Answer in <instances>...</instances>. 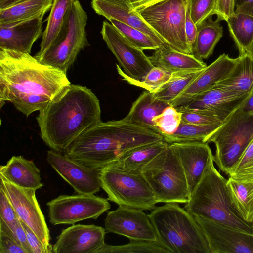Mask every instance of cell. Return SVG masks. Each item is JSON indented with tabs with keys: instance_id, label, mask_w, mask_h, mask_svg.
<instances>
[{
	"instance_id": "1",
	"label": "cell",
	"mask_w": 253,
	"mask_h": 253,
	"mask_svg": "<svg viewBox=\"0 0 253 253\" xmlns=\"http://www.w3.org/2000/svg\"><path fill=\"white\" fill-rule=\"evenodd\" d=\"M71 84L67 74L30 53L0 48V106L11 102L28 117Z\"/></svg>"
},
{
	"instance_id": "2",
	"label": "cell",
	"mask_w": 253,
	"mask_h": 253,
	"mask_svg": "<svg viewBox=\"0 0 253 253\" xmlns=\"http://www.w3.org/2000/svg\"><path fill=\"white\" fill-rule=\"evenodd\" d=\"M39 112L36 119L42 140L61 153L102 122L99 100L90 89L79 85L70 84Z\"/></svg>"
},
{
	"instance_id": "3",
	"label": "cell",
	"mask_w": 253,
	"mask_h": 253,
	"mask_svg": "<svg viewBox=\"0 0 253 253\" xmlns=\"http://www.w3.org/2000/svg\"><path fill=\"white\" fill-rule=\"evenodd\" d=\"M162 140L161 134L124 119L102 121L78 137L64 154L101 169L136 148Z\"/></svg>"
},
{
	"instance_id": "4",
	"label": "cell",
	"mask_w": 253,
	"mask_h": 253,
	"mask_svg": "<svg viewBox=\"0 0 253 253\" xmlns=\"http://www.w3.org/2000/svg\"><path fill=\"white\" fill-rule=\"evenodd\" d=\"M213 163L214 157L190 194L184 209L194 217L210 219L253 233L252 224L244 221L232 206L227 180L217 170Z\"/></svg>"
},
{
	"instance_id": "5",
	"label": "cell",
	"mask_w": 253,
	"mask_h": 253,
	"mask_svg": "<svg viewBox=\"0 0 253 253\" xmlns=\"http://www.w3.org/2000/svg\"><path fill=\"white\" fill-rule=\"evenodd\" d=\"M148 215L158 241L171 253H211L194 217L177 203L156 207Z\"/></svg>"
},
{
	"instance_id": "6",
	"label": "cell",
	"mask_w": 253,
	"mask_h": 253,
	"mask_svg": "<svg viewBox=\"0 0 253 253\" xmlns=\"http://www.w3.org/2000/svg\"><path fill=\"white\" fill-rule=\"evenodd\" d=\"M157 203H186L190 194L185 174L170 145L141 169Z\"/></svg>"
},
{
	"instance_id": "7",
	"label": "cell",
	"mask_w": 253,
	"mask_h": 253,
	"mask_svg": "<svg viewBox=\"0 0 253 253\" xmlns=\"http://www.w3.org/2000/svg\"><path fill=\"white\" fill-rule=\"evenodd\" d=\"M253 138V115L239 108L231 114L207 138L216 147L214 162L229 175Z\"/></svg>"
},
{
	"instance_id": "8",
	"label": "cell",
	"mask_w": 253,
	"mask_h": 253,
	"mask_svg": "<svg viewBox=\"0 0 253 253\" xmlns=\"http://www.w3.org/2000/svg\"><path fill=\"white\" fill-rule=\"evenodd\" d=\"M87 19L80 1L74 0L60 34L48 49L35 57L67 74L80 52L89 45L86 31Z\"/></svg>"
},
{
	"instance_id": "9",
	"label": "cell",
	"mask_w": 253,
	"mask_h": 253,
	"mask_svg": "<svg viewBox=\"0 0 253 253\" xmlns=\"http://www.w3.org/2000/svg\"><path fill=\"white\" fill-rule=\"evenodd\" d=\"M100 179L108 200L119 206L142 210L156 207L154 194L141 172L124 170L111 163L101 168Z\"/></svg>"
},
{
	"instance_id": "10",
	"label": "cell",
	"mask_w": 253,
	"mask_h": 253,
	"mask_svg": "<svg viewBox=\"0 0 253 253\" xmlns=\"http://www.w3.org/2000/svg\"><path fill=\"white\" fill-rule=\"evenodd\" d=\"M186 0H164L137 11L167 45L193 54L185 31Z\"/></svg>"
},
{
	"instance_id": "11",
	"label": "cell",
	"mask_w": 253,
	"mask_h": 253,
	"mask_svg": "<svg viewBox=\"0 0 253 253\" xmlns=\"http://www.w3.org/2000/svg\"><path fill=\"white\" fill-rule=\"evenodd\" d=\"M47 205L49 221L54 225L96 219L111 207L108 199L84 194L60 195L49 201Z\"/></svg>"
},
{
	"instance_id": "12",
	"label": "cell",
	"mask_w": 253,
	"mask_h": 253,
	"mask_svg": "<svg viewBox=\"0 0 253 253\" xmlns=\"http://www.w3.org/2000/svg\"><path fill=\"white\" fill-rule=\"evenodd\" d=\"M0 187L6 193L19 219L26 224L44 246L52 251L44 216L36 196V190L19 187L0 175Z\"/></svg>"
},
{
	"instance_id": "13",
	"label": "cell",
	"mask_w": 253,
	"mask_h": 253,
	"mask_svg": "<svg viewBox=\"0 0 253 253\" xmlns=\"http://www.w3.org/2000/svg\"><path fill=\"white\" fill-rule=\"evenodd\" d=\"M100 33L120 66L129 77L142 80L154 67L143 50L132 45L112 24L104 21Z\"/></svg>"
},
{
	"instance_id": "14",
	"label": "cell",
	"mask_w": 253,
	"mask_h": 253,
	"mask_svg": "<svg viewBox=\"0 0 253 253\" xmlns=\"http://www.w3.org/2000/svg\"><path fill=\"white\" fill-rule=\"evenodd\" d=\"M46 160L78 194H94L100 191L101 169L86 166L51 149L47 151Z\"/></svg>"
},
{
	"instance_id": "15",
	"label": "cell",
	"mask_w": 253,
	"mask_h": 253,
	"mask_svg": "<svg viewBox=\"0 0 253 253\" xmlns=\"http://www.w3.org/2000/svg\"><path fill=\"white\" fill-rule=\"evenodd\" d=\"M104 221L107 232L125 236L130 241H158L150 218L143 210L119 206L107 213Z\"/></svg>"
},
{
	"instance_id": "16",
	"label": "cell",
	"mask_w": 253,
	"mask_h": 253,
	"mask_svg": "<svg viewBox=\"0 0 253 253\" xmlns=\"http://www.w3.org/2000/svg\"><path fill=\"white\" fill-rule=\"evenodd\" d=\"M194 218L207 239L211 253H253V233L210 219Z\"/></svg>"
},
{
	"instance_id": "17",
	"label": "cell",
	"mask_w": 253,
	"mask_h": 253,
	"mask_svg": "<svg viewBox=\"0 0 253 253\" xmlns=\"http://www.w3.org/2000/svg\"><path fill=\"white\" fill-rule=\"evenodd\" d=\"M106 231L93 224H73L57 236L53 253H95L105 243Z\"/></svg>"
},
{
	"instance_id": "18",
	"label": "cell",
	"mask_w": 253,
	"mask_h": 253,
	"mask_svg": "<svg viewBox=\"0 0 253 253\" xmlns=\"http://www.w3.org/2000/svg\"><path fill=\"white\" fill-rule=\"evenodd\" d=\"M249 95H235L222 88L212 87L196 95L184 105L178 107L214 116L223 122L240 107Z\"/></svg>"
},
{
	"instance_id": "19",
	"label": "cell",
	"mask_w": 253,
	"mask_h": 253,
	"mask_svg": "<svg viewBox=\"0 0 253 253\" xmlns=\"http://www.w3.org/2000/svg\"><path fill=\"white\" fill-rule=\"evenodd\" d=\"M169 145L183 168L190 195L214 156L207 143L195 141Z\"/></svg>"
},
{
	"instance_id": "20",
	"label": "cell",
	"mask_w": 253,
	"mask_h": 253,
	"mask_svg": "<svg viewBox=\"0 0 253 253\" xmlns=\"http://www.w3.org/2000/svg\"><path fill=\"white\" fill-rule=\"evenodd\" d=\"M91 6L98 15L135 28L153 39L160 46L167 45L157 33L135 11L131 0H92Z\"/></svg>"
},
{
	"instance_id": "21",
	"label": "cell",
	"mask_w": 253,
	"mask_h": 253,
	"mask_svg": "<svg viewBox=\"0 0 253 253\" xmlns=\"http://www.w3.org/2000/svg\"><path fill=\"white\" fill-rule=\"evenodd\" d=\"M45 14L30 19L0 24V48L31 53L41 35Z\"/></svg>"
},
{
	"instance_id": "22",
	"label": "cell",
	"mask_w": 253,
	"mask_h": 253,
	"mask_svg": "<svg viewBox=\"0 0 253 253\" xmlns=\"http://www.w3.org/2000/svg\"><path fill=\"white\" fill-rule=\"evenodd\" d=\"M237 62L225 53L204 69L202 73L193 81L175 99L170 106L174 107L184 105L196 95L208 90L223 80L231 72Z\"/></svg>"
},
{
	"instance_id": "23",
	"label": "cell",
	"mask_w": 253,
	"mask_h": 253,
	"mask_svg": "<svg viewBox=\"0 0 253 253\" xmlns=\"http://www.w3.org/2000/svg\"><path fill=\"white\" fill-rule=\"evenodd\" d=\"M0 175L22 188L37 190L43 186L39 168L22 156H13L6 165H1Z\"/></svg>"
},
{
	"instance_id": "24",
	"label": "cell",
	"mask_w": 253,
	"mask_h": 253,
	"mask_svg": "<svg viewBox=\"0 0 253 253\" xmlns=\"http://www.w3.org/2000/svg\"><path fill=\"white\" fill-rule=\"evenodd\" d=\"M212 87L238 96L249 94L253 90V59L246 53L239 55L231 72Z\"/></svg>"
},
{
	"instance_id": "25",
	"label": "cell",
	"mask_w": 253,
	"mask_h": 253,
	"mask_svg": "<svg viewBox=\"0 0 253 253\" xmlns=\"http://www.w3.org/2000/svg\"><path fill=\"white\" fill-rule=\"evenodd\" d=\"M154 66L158 67L170 73L204 69L206 64L192 54L176 50L168 45L162 46L148 56Z\"/></svg>"
},
{
	"instance_id": "26",
	"label": "cell",
	"mask_w": 253,
	"mask_h": 253,
	"mask_svg": "<svg viewBox=\"0 0 253 253\" xmlns=\"http://www.w3.org/2000/svg\"><path fill=\"white\" fill-rule=\"evenodd\" d=\"M169 105L168 103L156 98L152 92L145 91L134 102L128 114L124 119L131 124L160 134L152 119Z\"/></svg>"
},
{
	"instance_id": "27",
	"label": "cell",
	"mask_w": 253,
	"mask_h": 253,
	"mask_svg": "<svg viewBox=\"0 0 253 253\" xmlns=\"http://www.w3.org/2000/svg\"><path fill=\"white\" fill-rule=\"evenodd\" d=\"M210 17L197 27V32L193 45V54L198 59H207L223 36V28L220 20Z\"/></svg>"
},
{
	"instance_id": "28",
	"label": "cell",
	"mask_w": 253,
	"mask_h": 253,
	"mask_svg": "<svg viewBox=\"0 0 253 253\" xmlns=\"http://www.w3.org/2000/svg\"><path fill=\"white\" fill-rule=\"evenodd\" d=\"M169 145L162 140L136 148L112 162L126 171L141 172V169Z\"/></svg>"
},
{
	"instance_id": "29",
	"label": "cell",
	"mask_w": 253,
	"mask_h": 253,
	"mask_svg": "<svg viewBox=\"0 0 253 253\" xmlns=\"http://www.w3.org/2000/svg\"><path fill=\"white\" fill-rule=\"evenodd\" d=\"M74 0H54L42 34L40 49L37 54L44 52L56 40L66 23Z\"/></svg>"
},
{
	"instance_id": "30",
	"label": "cell",
	"mask_w": 253,
	"mask_h": 253,
	"mask_svg": "<svg viewBox=\"0 0 253 253\" xmlns=\"http://www.w3.org/2000/svg\"><path fill=\"white\" fill-rule=\"evenodd\" d=\"M54 0H24L7 8L0 9V24L33 18L51 9Z\"/></svg>"
},
{
	"instance_id": "31",
	"label": "cell",
	"mask_w": 253,
	"mask_h": 253,
	"mask_svg": "<svg viewBox=\"0 0 253 253\" xmlns=\"http://www.w3.org/2000/svg\"><path fill=\"white\" fill-rule=\"evenodd\" d=\"M226 184L234 208L244 221L252 224L253 182H239L229 177Z\"/></svg>"
},
{
	"instance_id": "32",
	"label": "cell",
	"mask_w": 253,
	"mask_h": 253,
	"mask_svg": "<svg viewBox=\"0 0 253 253\" xmlns=\"http://www.w3.org/2000/svg\"><path fill=\"white\" fill-rule=\"evenodd\" d=\"M204 69L171 73L170 78L152 92L154 96L156 98L170 105L171 102L202 73Z\"/></svg>"
},
{
	"instance_id": "33",
	"label": "cell",
	"mask_w": 253,
	"mask_h": 253,
	"mask_svg": "<svg viewBox=\"0 0 253 253\" xmlns=\"http://www.w3.org/2000/svg\"><path fill=\"white\" fill-rule=\"evenodd\" d=\"M226 22L230 34L238 48L239 55L246 53L253 40V17L234 12Z\"/></svg>"
},
{
	"instance_id": "34",
	"label": "cell",
	"mask_w": 253,
	"mask_h": 253,
	"mask_svg": "<svg viewBox=\"0 0 253 253\" xmlns=\"http://www.w3.org/2000/svg\"><path fill=\"white\" fill-rule=\"evenodd\" d=\"M221 124L200 125L182 120L177 129L170 135L164 136L163 140L169 144L195 141L206 143L207 138Z\"/></svg>"
},
{
	"instance_id": "35",
	"label": "cell",
	"mask_w": 253,
	"mask_h": 253,
	"mask_svg": "<svg viewBox=\"0 0 253 253\" xmlns=\"http://www.w3.org/2000/svg\"><path fill=\"white\" fill-rule=\"evenodd\" d=\"M95 253H171L159 241H146L130 240L122 245H110L106 244Z\"/></svg>"
},
{
	"instance_id": "36",
	"label": "cell",
	"mask_w": 253,
	"mask_h": 253,
	"mask_svg": "<svg viewBox=\"0 0 253 253\" xmlns=\"http://www.w3.org/2000/svg\"><path fill=\"white\" fill-rule=\"evenodd\" d=\"M119 74L129 84L141 87L150 92L160 87L170 77L171 73L158 67L154 66L142 80H136L127 76L121 67L116 65Z\"/></svg>"
},
{
	"instance_id": "37",
	"label": "cell",
	"mask_w": 253,
	"mask_h": 253,
	"mask_svg": "<svg viewBox=\"0 0 253 253\" xmlns=\"http://www.w3.org/2000/svg\"><path fill=\"white\" fill-rule=\"evenodd\" d=\"M134 46L142 50H155L161 47L153 39L142 31L115 19L109 20Z\"/></svg>"
},
{
	"instance_id": "38",
	"label": "cell",
	"mask_w": 253,
	"mask_h": 253,
	"mask_svg": "<svg viewBox=\"0 0 253 253\" xmlns=\"http://www.w3.org/2000/svg\"><path fill=\"white\" fill-rule=\"evenodd\" d=\"M152 121L163 136L170 135L177 129L182 121V113L169 105L153 118Z\"/></svg>"
},
{
	"instance_id": "39",
	"label": "cell",
	"mask_w": 253,
	"mask_h": 253,
	"mask_svg": "<svg viewBox=\"0 0 253 253\" xmlns=\"http://www.w3.org/2000/svg\"><path fill=\"white\" fill-rule=\"evenodd\" d=\"M228 176L239 182H253V138Z\"/></svg>"
},
{
	"instance_id": "40",
	"label": "cell",
	"mask_w": 253,
	"mask_h": 253,
	"mask_svg": "<svg viewBox=\"0 0 253 253\" xmlns=\"http://www.w3.org/2000/svg\"><path fill=\"white\" fill-rule=\"evenodd\" d=\"M191 15L197 26L215 14L217 0H190Z\"/></svg>"
},
{
	"instance_id": "41",
	"label": "cell",
	"mask_w": 253,
	"mask_h": 253,
	"mask_svg": "<svg viewBox=\"0 0 253 253\" xmlns=\"http://www.w3.org/2000/svg\"><path fill=\"white\" fill-rule=\"evenodd\" d=\"M0 253H27L8 226L0 219Z\"/></svg>"
},
{
	"instance_id": "42",
	"label": "cell",
	"mask_w": 253,
	"mask_h": 253,
	"mask_svg": "<svg viewBox=\"0 0 253 253\" xmlns=\"http://www.w3.org/2000/svg\"><path fill=\"white\" fill-rule=\"evenodd\" d=\"M175 108L182 113V120L186 123L200 125L221 124L223 123L217 117L203 114L194 110Z\"/></svg>"
},
{
	"instance_id": "43",
	"label": "cell",
	"mask_w": 253,
	"mask_h": 253,
	"mask_svg": "<svg viewBox=\"0 0 253 253\" xmlns=\"http://www.w3.org/2000/svg\"><path fill=\"white\" fill-rule=\"evenodd\" d=\"M0 219L9 227L19 218L5 192L0 187Z\"/></svg>"
},
{
	"instance_id": "44",
	"label": "cell",
	"mask_w": 253,
	"mask_h": 253,
	"mask_svg": "<svg viewBox=\"0 0 253 253\" xmlns=\"http://www.w3.org/2000/svg\"><path fill=\"white\" fill-rule=\"evenodd\" d=\"M21 222L26 231L27 241L32 253H52L26 224Z\"/></svg>"
},
{
	"instance_id": "45",
	"label": "cell",
	"mask_w": 253,
	"mask_h": 253,
	"mask_svg": "<svg viewBox=\"0 0 253 253\" xmlns=\"http://www.w3.org/2000/svg\"><path fill=\"white\" fill-rule=\"evenodd\" d=\"M185 31L189 44L192 47L195 42L197 32V27L191 15V1L187 0L185 5Z\"/></svg>"
},
{
	"instance_id": "46",
	"label": "cell",
	"mask_w": 253,
	"mask_h": 253,
	"mask_svg": "<svg viewBox=\"0 0 253 253\" xmlns=\"http://www.w3.org/2000/svg\"><path fill=\"white\" fill-rule=\"evenodd\" d=\"M235 0H217L215 15L220 21H227L235 12Z\"/></svg>"
},
{
	"instance_id": "47",
	"label": "cell",
	"mask_w": 253,
	"mask_h": 253,
	"mask_svg": "<svg viewBox=\"0 0 253 253\" xmlns=\"http://www.w3.org/2000/svg\"><path fill=\"white\" fill-rule=\"evenodd\" d=\"M9 228L17 241L26 250L27 253H32L27 241L26 231L20 220L19 219Z\"/></svg>"
},
{
	"instance_id": "48",
	"label": "cell",
	"mask_w": 253,
	"mask_h": 253,
	"mask_svg": "<svg viewBox=\"0 0 253 253\" xmlns=\"http://www.w3.org/2000/svg\"><path fill=\"white\" fill-rule=\"evenodd\" d=\"M235 12L243 13L253 17V0H235Z\"/></svg>"
},
{
	"instance_id": "49",
	"label": "cell",
	"mask_w": 253,
	"mask_h": 253,
	"mask_svg": "<svg viewBox=\"0 0 253 253\" xmlns=\"http://www.w3.org/2000/svg\"><path fill=\"white\" fill-rule=\"evenodd\" d=\"M164 0H131L135 11L144 9Z\"/></svg>"
},
{
	"instance_id": "50",
	"label": "cell",
	"mask_w": 253,
	"mask_h": 253,
	"mask_svg": "<svg viewBox=\"0 0 253 253\" xmlns=\"http://www.w3.org/2000/svg\"><path fill=\"white\" fill-rule=\"evenodd\" d=\"M239 108L244 113L253 115V90L249 94Z\"/></svg>"
},
{
	"instance_id": "51",
	"label": "cell",
	"mask_w": 253,
	"mask_h": 253,
	"mask_svg": "<svg viewBox=\"0 0 253 253\" xmlns=\"http://www.w3.org/2000/svg\"><path fill=\"white\" fill-rule=\"evenodd\" d=\"M24 0H0V9L7 8Z\"/></svg>"
},
{
	"instance_id": "52",
	"label": "cell",
	"mask_w": 253,
	"mask_h": 253,
	"mask_svg": "<svg viewBox=\"0 0 253 253\" xmlns=\"http://www.w3.org/2000/svg\"><path fill=\"white\" fill-rule=\"evenodd\" d=\"M246 53L248 54L253 59V40Z\"/></svg>"
},
{
	"instance_id": "53",
	"label": "cell",
	"mask_w": 253,
	"mask_h": 253,
	"mask_svg": "<svg viewBox=\"0 0 253 253\" xmlns=\"http://www.w3.org/2000/svg\"><path fill=\"white\" fill-rule=\"evenodd\" d=\"M252 227H253V223H252Z\"/></svg>"
}]
</instances>
